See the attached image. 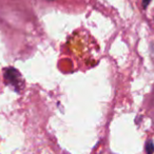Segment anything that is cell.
<instances>
[{"instance_id":"obj_1","label":"cell","mask_w":154,"mask_h":154,"mask_svg":"<svg viewBox=\"0 0 154 154\" xmlns=\"http://www.w3.org/2000/svg\"><path fill=\"white\" fill-rule=\"evenodd\" d=\"M146 153L147 154L154 153V143H153V140H151V139H149V140L146 143Z\"/></svg>"},{"instance_id":"obj_2","label":"cell","mask_w":154,"mask_h":154,"mask_svg":"<svg viewBox=\"0 0 154 154\" xmlns=\"http://www.w3.org/2000/svg\"><path fill=\"white\" fill-rule=\"evenodd\" d=\"M150 2H151V0H143V9H146V8L149 5Z\"/></svg>"}]
</instances>
